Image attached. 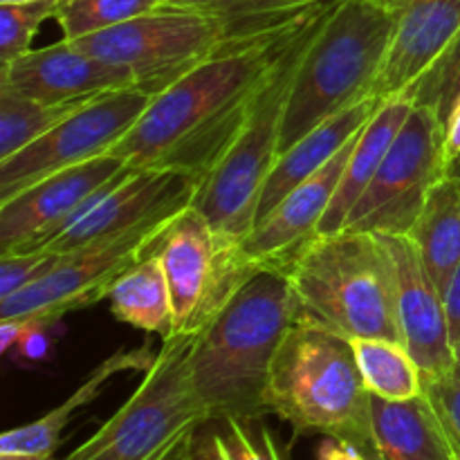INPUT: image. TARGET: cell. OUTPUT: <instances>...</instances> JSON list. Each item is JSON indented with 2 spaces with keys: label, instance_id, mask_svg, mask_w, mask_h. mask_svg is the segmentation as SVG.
<instances>
[{
  "label": "cell",
  "instance_id": "cell-10",
  "mask_svg": "<svg viewBox=\"0 0 460 460\" xmlns=\"http://www.w3.org/2000/svg\"><path fill=\"white\" fill-rule=\"evenodd\" d=\"M449 171L443 121L431 108L413 106L341 232L409 236L429 191Z\"/></svg>",
  "mask_w": 460,
  "mask_h": 460
},
{
  "label": "cell",
  "instance_id": "cell-42",
  "mask_svg": "<svg viewBox=\"0 0 460 460\" xmlns=\"http://www.w3.org/2000/svg\"><path fill=\"white\" fill-rule=\"evenodd\" d=\"M456 359L460 362V341L456 344Z\"/></svg>",
  "mask_w": 460,
  "mask_h": 460
},
{
  "label": "cell",
  "instance_id": "cell-39",
  "mask_svg": "<svg viewBox=\"0 0 460 460\" xmlns=\"http://www.w3.org/2000/svg\"><path fill=\"white\" fill-rule=\"evenodd\" d=\"M0 460H57L54 454H0Z\"/></svg>",
  "mask_w": 460,
  "mask_h": 460
},
{
  "label": "cell",
  "instance_id": "cell-13",
  "mask_svg": "<svg viewBox=\"0 0 460 460\" xmlns=\"http://www.w3.org/2000/svg\"><path fill=\"white\" fill-rule=\"evenodd\" d=\"M200 180L175 169H126L103 184L45 250L67 254L139 227L164 223L193 205Z\"/></svg>",
  "mask_w": 460,
  "mask_h": 460
},
{
  "label": "cell",
  "instance_id": "cell-9",
  "mask_svg": "<svg viewBox=\"0 0 460 460\" xmlns=\"http://www.w3.org/2000/svg\"><path fill=\"white\" fill-rule=\"evenodd\" d=\"M225 40L227 31L218 18L162 4L75 43L99 61L130 75L133 88L157 97L205 63Z\"/></svg>",
  "mask_w": 460,
  "mask_h": 460
},
{
  "label": "cell",
  "instance_id": "cell-11",
  "mask_svg": "<svg viewBox=\"0 0 460 460\" xmlns=\"http://www.w3.org/2000/svg\"><path fill=\"white\" fill-rule=\"evenodd\" d=\"M169 220L61 254L49 272L0 299V322H25L45 331L67 313L106 299L112 283L148 256Z\"/></svg>",
  "mask_w": 460,
  "mask_h": 460
},
{
  "label": "cell",
  "instance_id": "cell-12",
  "mask_svg": "<svg viewBox=\"0 0 460 460\" xmlns=\"http://www.w3.org/2000/svg\"><path fill=\"white\" fill-rule=\"evenodd\" d=\"M153 102L137 88L115 90L93 99L30 146L0 160V202L31 184L108 155Z\"/></svg>",
  "mask_w": 460,
  "mask_h": 460
},
{
  "label": "cell",
  "instance_id": "cell-35",
  "mask_svg": "<svg viewBox=\"0 0 460 460\" xmlns=\"http://www.w3.org/2000/svg\"><path fill=\"white\" fill-rule=\"evenodd\" d=\"M445 301V314H447V326L449 335H452L454 349L460 341V265L454 272V277L449 279V286L443 295Z\"/></svg>",
  "mask_w": 460,
  "mask_h": 460
},
{
  "label": "cell",
  "instance_id": "cell-33",
  "mask_svg": "<svg viewBox=\"0 0 460 460\" xmlns=\"http://www.w3.org/2000/svg\"><path fill=\"white\" fill-rule=\"evenodd\" d=\"M61 254L54 250L18 252L0 256V299L22 290L57 265Z\"/></svg>",
  "mask_w": 460,
  "mask_h": 460
},
{
  "label": "cell",
  "instance_id": "cell-36",
  "mask_svg": "<svg viewBox=\"0 0 460 460\" xmlns=\"http://www.w3.org/2000/svg\"><path fill=\"white\" fill-rule=\"evenodd\" d=\"M445 157L449 169H460V99L445 121Z\"/></svg>",
  "mask_w": 460,
  "mask_h": 460
},
{
  "label": "cell",
  "instance_id": "cell-22",
  "mask_svg": "<svg viewBox=\"0 0 460 460\" xmlns=\"http://www.w3.org/2000/svg\"><path fill=\"white\" fill-rule=\"evenodd\" d=\"M157 353L153 355L151 346L144 344L139 349H121L108 359H103L88 377L84 385L76 386L75 394L67 400H63L58 407L45 413L39 420L30 422V425L16 427L0 436V454H54V449L61 443V434L72 420L76 411L85 404L93 402L99 394H102L103 385L112 380L115 376L126 371L146 373L155 362Z\"/></svg>",
  "mask_w": 460,
  "mask_h": 460
},
{
  "label": "cell",
  "instance_id": "cell-24",
  "mask_svg": "<svg viewBox=\"0 0 460 460\" xmlns=\"http://www.w3.org/2000/svg\"><path fill=\"white\" fill-rule=\"evenodd\" d=\"M106 299L117 322L162 337V341L175 335L169 281L153 252L112 283Z\"/></svg>",
  "mask_w": 460,
  "mask_h": 460
},
{
  "label": "cell",
  "instance_id": "cell-19",
  "mask_svg": "<svg viewBox=\"0 0 460 460\" xmlns=\"http://www.w3.org/2000/svg\"><path fill=\"white\" fill-rule=\"evenodd\" d=\"M382 102L385 99L368 97L364 102L355 103L349 111L323 121L313 133L305 135L301 142H296L283 155H279L277 164L270 171V178L263 187L256 223L265 218L292 189L299 187L308 178H313L319 169H323L368 124V119L376 115Z\"/></svg>",
  "mask_w": 460,
  "mask_h": 460
},
{
  "label": "cell",
  "instance_id": "cell-29",
  "mask_svg": "<svg viewBox=\"0 0 460 460\" xmlns=\"http://www.w3.org/2000/svg\"><path fill=\"white\" fill-rule=\"evenodd\" d=\"M402 97L411 99L413 106L431 108L445 126L449 112L460 99V34Z\"/></svg>",
  "mask_w": 460,
  "mask_h": 460
},
{
  "label": "cell",
  "instance_id": "cell-16",
  "mask_svg": "<svg viewBox=\"0 0 460 460\" xmlns=\"http://www.w3.org/2000/svg\"><path fill=\"white\" fill-rule=\"evenodd\" d=\"M124 88H133L130 75L99 61L67 39L40 49L31 48L0 66V93L43 103L84 102Z\"/></svg>",
  "mask_w": 460,
  "mask_h": 460
},
{
  "label": "cell",
  "instance_id": "cell-30",
  "mask_svg": "<svg viewBox=\"0 0 460 460\" xmlns=\"http://www.w3.org/2000/svg\"><path fill=\"white\" fill-rule=\"evenodd\" d=\"M58 0L0 4V66L12 63L31 49L40 25L54 18Z\"/></svg>",
  "mask_w": 460,
  "mask_h": 460
},
{
  "label": "cell",
  "instance_id": "cell-8",
  "mask_svg": "<svg viewBox=\"0 0 460 460\" xmlns=\"http://www.w3.org/2000/svg\"><path fill=\"white\" fill-rule=\"evenodd\" d=\"M151 252L169 281L175 335H202L261 270L247 259L241 243L216 232L193 205L169 220Z\"/></svg>",
  "mask_w": 460,
  "mask_h": 460
},
{
  "label": "cell",
  "instance_id": "cell-25",
  "mask_svg": "<svg viewBox=\"0 0 460 460\" xmlns=\"http://www.w3.org/2000/svg\"><path fill=\"white\" fill-rule=\"evenodd\" d=\"M331 0H164L169 7L193 9L223 22L227 39H254L299 25Z\"/></svg>",
  "mask_w": 460,
  "mask_h": 460
},
{
  "label": "cell",
  "instance_id": "cell-41",
  "mask_svg": "<svg viewBox=\"0 0 460 460\" xmlns=\"http://www.w3.org/2000/svg\"><path fill=\"white\" fill-rule=\"evenodd\" d=\"M18 3H34V0H0V4H18Z\"/></svg>",
  "mask_w": 460,
  "mask_h": 460
},
{
  "label": "cell",
  "instance_id": "cell-20",
  "mask_svg": "<svg viewBox=\"0 0 460 460\" xmlns=\"http://www.w3.org/2000/svg\"><path fill=\"white\" fill-rule=\"evenodd\" d=\"M411 111L413 102L402 97V94L385 99L380 103L376 115L359 130L358 142H355L349 162H346L344 175H341L335 198H332L331 207L323 214L314 236H332V234H340L344 229L350 211L358 205L359 198L364 196L368 184L373 182L382 160L389 153L391 144L398 137L400 128H402Z\"/></svg>",
  "mask_w": 460,
  "mask_h": 460
},
{
  "label": "cell",
  "instance_id": "cell-4",
  "mask_svg": "<svg viewBox=\"0 0 460 460\" xmlns=\"http://www.w3.org/2000/svg\"><path fill=\"white\" fill-rule=\"evenodd\" d=\"M395 13L368 0H337L305 49L286 102L279 155L323 121L373 97Z\"/></svg>",
  "mask_w": 460,
  "mask_h": 460
},
{
  "label": "cell",
  "instance_id": "cell-18",
  "mask_svg": "<svg viewBox=\"0 0 460 460\" xmlns=\"http://www.w3.org/2000/svg\"><path fill=\"white\" fill-rule=\"evenodd\" d=\"M460 34V0H416L395 18L376 99L404 94Z\"/></svg>",
  "mask_w": 460,
  "mask_h": 460
},
{
  "label": "cell",
  "instance_id": "cell-26",
  "mask_svg": "<svg viewBox=\"0 0 460 460\" xmlns=\"http://www.w3.org/2000/svg\"><path fill=\"white\" fill-rule=\"evenodd\" d=\"M350 344L368 394L391 402H404L422 395L425 376L402 341L355 337Z\"/></svg>",
  "mask_w": 460,
  "mask_h": 460
},
{
  "label": "cell",
  "instance_id": "cell-3",
  "mask_svg": "<svg viewBox=\"0 0 460 460\" xmlns=\"http://www.w3.org/2000/svg\"><path fill=\"white\" fill-rule=\"evenodd\" d=\"M265 402L296 436L344 440L367 460H377L371 394L359 376L350 337L310 317L301 305L274 358Z\"/></svg>",
  "mask_w": 460,
  "mask_h": 460
},
{
  "label": "cell",
  "instance_id": "cell-38",
  "mask_svg": "<svg viewBox=\"0 0 460 460\" xmlns=\"http://www.w3.org/2000/svg\"><path fill=\"white\" fill-rule=\"evenodd\" d=\"M368 3L377 4V7L386 9V12H391L398 16V13H402L404 9H407L411 3H416V0H368Z\"/></svg>",
  "mask_w": 460,
  "mask_h": 460
},
{
  "label": "cell",
  "instance_id": "cell-1",
  "mask_svg": "<svg viewBox=\"0 0 460 460\" xmlns=\"http://www.w3.org/2000/svg\"><path fill=\"white\" fill-rule=\"evenodd\" d=\"M331 3L290 30L225 40L196 70L153 97L108 155L130 169L187 171L202 182L243 130L283 52Z\"/></svg>",
  "mask_w": 460,
  "mask_h": 460
},
{
  "label": "cell",
  "instance_id": "cell-37",
  "mask_svg": "<svg viewBox=\"0 0 460 460\" xmlns=\"http://www.w3.org/2000/svg\"><path fill=\"white\" fill-rule=\"evenodd\" d=\"M317 460H367L364 454L350 443L337 438H323L317 447Z\"/></svg>",
  "mask_w": 460,
  "mask_h": 460
},
{
  "label": "cell",
  "instance_id": "cell-40",
  "mask_svg": "<svg viewBox=\"0 0 460 460\" xmlns=\"http://www.w3.org/2000/svg\"><path fill=\"white\" fill-rule=\"evenodd\" d=\"M173 460H200V458H198V454H196V440H193V443L189 445L184 452H180Z\"/></svg>",
  "mask_w": 460,
  "mask_h": 460
},
{
  "label": "cell",
  "instance_id": "cell-5",
  "mask_svg": "<svg viewBox=\"0 0 460 460\" xmlns=\"http://www.w3.org/2000/svg\"><path fill=\"white\" fill-rule=\"evenodd\" d=\"M301 310L344 337L402 341L394 270L376 234L314 236L283 265ZM404 344V341H402Z\"/></svg>",
  "mask_w": 460,
  "mask_h": 460
},
{
  "label": "cell",
  "instance_id": "cell-2",
  "mask_svg": "<svg viewBox=\"0 0 460 460\" xmlns=\"http://www.w3.org/2000/svg\"><path fill=\"white\" fill-rule=\"evenodd\" d=\"M299 314L283 268H261L220 310L189 353L193 386L211 420H259L268 411L270 371Z\"/></svg>",
  "mask_w": 460,
  "mask_h": 460
},
{
  "label": "cell",
  "instance_id": "cell-14",
  "mask_svg": "<svg viewBox=\"0 0 460 460\" xmlns=\"http://www.w3.org/2000/svg\"><path fill=\"white\" fill-rule=\"evenodd\" d=\"M128 169L124 160L102 155L58 171L0 202V256L45 250L85 202Z\"/></svg>",
  "mask_w": 460,
  "mask_h": 460
},
{
  "label": "cell",
  "instance_id": "cell-32",
  "mask_svg": "<svg viewBox=\"0 0 460 460\" xmlns=\"http://www.w3.org/2000/svg\"><path fill=\"white\" fill-rule=\"evenodd\" d=\"M425 395L429 398L449 443L460 458V362L456 359L449 371L425 377Z\"/></svg>",
  "mask_w": 460,
  "mask_h": 460
},
{
  "label": "cell",
  "instance_id": "cell-21",
  "mask_svg": "<svg viewBox=\"0 0 460 460\" xmlns=\"http://www.w3.org/2000/svg\"><path fill=\"white\" fill-rule=\"evenodd\" d=\"M371 422L377 460H460L425 391L404 402L371 395Z\"/></svg>",
  "mask_w": 460,
  "mask_h": 460
},
{
  "label": "cell",
  "instance_id": "cell-6",
  "mask_svg": "<svg viewBox=\"0 0 460 460\" xmlns=\"http://www.w3.org/2000/svg\"><path fill=\"white\" fill-rule=\"evenodd\" d=\"M335 3L332 0L314 16L283 52L265 79L238 137L198 187L193 207L229 241L243 243L256 225L263 187L279 160L283 112L296 67Z\"/></svg>",
  "mask_w": 460,
  "mask_h": 460
},
{
  "label": "cell",
  "instance_id": "cell-28",
  "mask_svg": "<svg viewBox=\"0 0 460 460\" xmlns=\"http://www.w3.org/2000/svg\"><path fill=\"white\" fill-rule=\"evenodd\" d=\"M162 4L164 0H58L54 21L61 27L63 39L76 40L133 21Z\"/></svg>",
  "mask_w": 460,
  "mask_h": 460
},
{
  "label": "cell",
  "instance_id": "cell-7",
  "mask_svg": "<svg viewBox=\"0 0 460 460\" xmlns=\"http://www.w3.org/2000/svg\"><path fill=\"white\" fill-rule=\"evenodd\" d=\"M193 341L189 335L162 341L133 395L61 460H173L184 452L198 431L214 422L189 371Z\"/></svg>",
  "mask_w": 460,
  "mask_h": 460
},
{
  "label": "cell",
  "instance_id": "cell-17",
  "mask_svg": "<svg viewBox=\"0 0 460 460\" xmlns=\"http://www.w3.org/2000/svg\"><path fill=\"white\" fill-rule=\"evenodd\" d=\"M358 135L323 169L292 189L265 218L254 225L241 243L247 259L261 268H283L310 238H314L323 214L335 198Z\"/></svg>",
  "mask_w": 460,
  "mask_h": 460
},
{
  "label": "cell",
  "instance_id": "cell-23",
  "mask_svg": "<svg viewBox=\"0 0 460 460\" xmlns=\"http://www.w3.org/2000/svg\"><path fill=\"white\" fill-rule=\"evenodd\" d=\"M409 238L416 243L440 295H445L460 265V169L449 171L431 189Z\"/></svg>",
  "mask_w": 460,
  "mask_h": 460
},
{
  "label": "cell",
  "instance_id": "cell-34",
  "mask_svg": "<svg viewBox=\"0 0 460 460\" xmlns=\"http://www.w3.org/2000/svg\"><path fill=\"white\" fill-rule=\"evenodd\" d=\"M207 427V425H205ZM202 427L196 436V454L200 460H232L225 445L223 429H205Z\"/></svg>",
  "mask_w": 460,
  "mask_h": 460
},
{
  "label": "cell",
  "instance_id": "cell-27",
  "mask_svg": "<svg viewBox=\"0 0 460 460\" xmlns=\"http://www.w3.org/2000/svg\"><path fill=\"white\" fill-rule=\"evenodd\" d=\"M93 99L43 103L34 102V99L0 93V160H7L13 153L30 146L31 142L57 128L61 121H66L67 117L75 115L79 108H84Z\"/></svg>",
  "mask_w": 460,
  "mask_h": 460
},
{
  "label": "cell",
  "instance_id": "cell-31",
  "mask_svg": "<svg viewBox=\"0 0 460 460\" xmlns=\"http://www.w3.org/2000/svg\"><path fill=\"white\" fill-rule=\"evenodd\" d=\"M254 420L227 418L223 420L225 445L232 460H288L274 436L265 427L254 429Z\"/></svg>",
  "mask_w": 460,
  "mask_h": 460
},
{
  "label": "cell",
  "instance_id": "cell-15",
  "mask_svg": "<svg viewBox=\"0 0 460 460\" xmlns=\"http://www.w3.org/2000/svg\"><path fill=\"white\" fill-rule=\"evenodd\" d=\"M376 236L380 238L394 270L395 310L404 346L425 377L449 371L456 364V349L449 335L445 301L427 272L416 243L409 236Z\"/></svg>",
  "mask_w": 460,
  "mask_h": 460
}]
</instances>
